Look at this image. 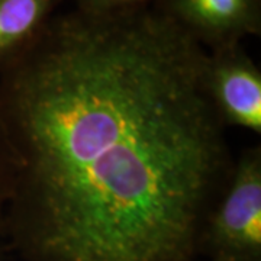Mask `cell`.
Returning <instances> with one entry per match:
<instances>
[{
    "instance_id": "7a4b0ae2",
    "label": "cell",
    "mask_w": 261,
    "mask_h": 261,
    "mask_svg": "<svg viewBox=\"0 0 261 261\" xmlns=\"http://www.w3.org/2000/svg\"><path fill=\"white\" fill-rule=\"evenodd\" d=\"M207 261H261V148L235 159L229 178L207 214L199 240Z\"/></svg>"
},
{
    "instance_id": "6da1fadb",
    "label": "cell",
    "mask_w": 261,
    "mask_h": 261,
    "mask_svg": "<svg viewBox=\"0 0 261 261\" xmlns=\"http://www.w3.org/2000/svg\"><path fill=\"white\" fill-rule=\"evenodd\" d=\"M207 51L152 5L58 13L2 70L25 261H196L233 167Z\"/></svg>"
},
{
    "instance_id": "3957f363",
    "label": "cell",
    "mask_w": 261,
    "mask_h": 261,
    "mask_svg": "<svg viewBox=\"0 0 261 261\" xmlns=\"http://www.w3.org/2000/svg\"><path fill=\"white\" fill-rule=\"evenodd\" d=\"M206 93L224 126L261 132V70L243 44L207 51Z\"/></svg>"
},
{
    "instance_id": "277c9868",
    "label": "cell",
    "mask_w": 261,
    "mask_h": 261,
    "mask_svg": "<svg viewBox=\"0 0 261 261\" xmlns=\"http://www.w3.org/2000/svg\"><path fill=\"white\" fill-rule=\"evenodd\" d=\"M152 6L206 51L261 34V0H154Z\"/></svg>"
},
{
    "instance_id": "5b68a950",
    "label": "cell",
    "mask_w": 261,
    "mask_h": 261,
    "mask_svg": "<svg viewBox=\"0 0 261 261\" xmlns=\"http://www.w3.org/2000/svg\"><path fill=\"white\" fill-rule=\"evenodd\" d=\"M61 0H0V71L22 56Z\"/></svg>"
},
{
    "instance_id": "8992f818",
    "label": "cell",
    "mask_w": 261,
    "mask_h": 261,
    "mask_svg": "<svg viewBox=\"0 0 261 261\" xmlns=\"http://www.w3.org/2000/svg\"><path fill=\"white\" fill-rule=\"evenodd\" d=\"M154 0H74L75 9L87 13H116L151 6Z\"/></svg>"
}]
</instances>
